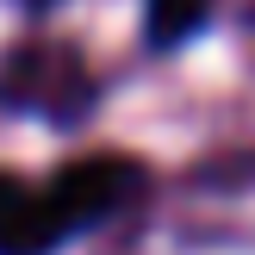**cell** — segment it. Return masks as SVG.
Here are the masks:
<instances>
[{"instance_id":"obj_3","label":"cell","mask_w":255,"mask_h":255,"mask_svg":"<svg viewBox=\"0 0 255 255\" xmlns=\"http://www.w3.org/2000/svg\"><path fill=\"white\" fill-rule=\"evenodd\" d=\"M6 193H12V181H6V174H0V199H6Z\"/></svg>"},{"instance_id":"obj_4","label":"cell","mask_w":255,"mask_h":255,"mask_svg":"<svg viewBox=\"0 0 255 255\" xmlns=\"http://www.w3.org/2000/svg\"><path fill=\"white\" fill-rule=\"evenodd\" d=\"M31 6H50V0H31Z\"/></svg>"},{"instance_id":"obj_1","label":"cell","mask_w":255,"mask_h":255,"mask_svg":"<svg viewBox=\"0 0 255 255\" xmlns=\"http://www.w3.org/2000/svg\"><path fill=\"white\" fill-rule=\"evenodd\" d=\"M131 193L137 162L125 156H87L56 168L44 187H12L0 199V255H56L100 218H112Z\"/></svg>"},{"instance_id":"obj_2","label":"cell","mask_w":255,"mask_h":255,"mask_svg":"<svg viewBox=\"0 0 255 255\" xmlns=\"http://www.w3.org/2000/svg\"><path fill=\"white\" fill-rule=\"evenodd\" d=\"M212 0H149V37H156L162 50L181 44V37L199 31V19H206Z\"/></svg>"}]
</instances>
